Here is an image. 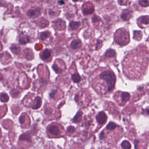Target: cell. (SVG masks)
<instances>
[{"label":"cell","mask_w":149,"mask_h":149,"mask_svg":"<svg viewBox=\"0 0 149 149\" xmlns=\"http://www.w3.org/2000/svg\"><path fill=\"white\" fill-rule=\"evenodd\" d=\"M55 25L56 28L58 29H61L64 28L65 26V22L61 20H59L56 21L55 23Z\"/></svg>","instance_id":"2e32d148"},{"label":"cell","mask_w":149,"mask_h":149,"mask_svg":"<svg viewBox=\"0 0 149 149\" xmlns=\"http://www.w3.org/2000/svg\"><path fill=\"white\" fill-rule=\"evenodd\" d=\"M92 85L96 89L103 90L105 93H110L115 88L116 76L113 71L107 68L96 70L92 77Z\"/></svg>","instance_id":"7a4b0ae2"},{"label":"cell","mask_w":149,"mask_h":149,"mask_svg":"<svg viewBox=\"0 0 149 149\" xmlns=\"http://www.w3.org/2000/svg\"><path fill=\"white\" fill-rule=\"evenodd\" d=\"M80 25V23L79 22H71L70 23L69 27L72 30H74L77 29Z\"/></svg>","instance_id":"ac0fdd59"},{"label":"cell","mask_w":149,"mask_h":149,"mask_svg":"<svg viewBox=\"0 0 149 149\" xmlns=\"http://www.w3.org/2000/svg\"><path fill=\"white\" fill-rule=\"evenodd\" d=\"M82 111H78L72 120L73 122L75 123H79L80 122L81 119H82Z\"/></svg>","instance_id":"30bf717a"},{"label":"cell","mask_w":149,"mask_h":149,"mask_svg":"<svg viewBox=\"0 0 149 149\" xmlns=\"http://www.w3.org/2000/svg\"><path fill=\"white\" fill-rule=\"evenodd\" d=\"M92 20L94 22H99V21L100 20V19L99 18V16H96L95 15L94 16L93 18H92Z\"/></svg>","instance_id":"f1b7e54d"},{"label":"cell","mask_w":149,"mask_h":149,"mask_svg":"<svg viewBox=\"0 0 149 149\" xmlns=\"http://www.w3.org/2000/svg\"><path fill=\"white\" fill-rule=\"evenodd\" d=\"M99 137H100V140H103V139L104 138V131H102L101 132V133H100V134Z\"/></svg>","instance_id":"1f68e13d"},{"label":"cell","mask_w":149,"mask_h":149,"mask_svg":"<svg viewBox=\"0 0 149 149\" xmlns=\"http://www.w3.org/2000/svg\"><path fill=\"white\" fill-rule=\"evenodd\" d=\"M116 55V53L114 50L109 49L106 51L105 53V56L110 58L114 57Z\"/></svg>","instance_id":"d6986e66"},{"label":"cell","mask_w":149,"mask_h":149,"mask_svg":"<svg viewBox=\"0 0 149 149\" xmlns=\"http://www.w3.org/2000/svg\"></svg>","instance_id":"d590c367"},{"label":"cell","mask_w":149,"mask_h":149,"mask_svg":"<svg viewBox=\"0 0 149 149\" xmlns=\"http://www.w3.org/2000/svg\"><path fill=\"white\" fill-rule=\"evenodd\" d=\"M29 40L28 37H23L21 38L19 40V42L21 44H25L26 43H29Z\"/></svg>","instance_id":"484cf974"},{"label":"cell","mask_w":149,"mask_h":149,"mask_svg":"<svg viewBox=\"0 0 149 149\" xmlns=\"http://www.w3.org/2000/svg\"><path fill=\"white\" fill-rule=\"evenodd\" d=\"M97 122L99 124H104L106 122L107 119V116L106 114L104 111H101L99 112L96 117Z\"/></svg>","instance_id":"277c9868"},{"label":"cell","mask_w":149,"mask_h":149,"mask_svg":"<svg viewBox=\"0 0 149 149\" xmlns=\"http://www.w3.org/2000/svg\"><path fill=\"white\" fill-rule=\"evenodd\" d=\"M143 33L140 31H135L133 32V38L137 41H140L142 39Z\"/></svg>","instance_id":"7c38bea8"},{"label":"cell","mask_w":149,"mask_h":149,"mask_svg":"<svg viewBox=\"0 0 149 149\" xmlns=\"http://www.w3.org/2000/svg\"><path fill=\"white\" fill-rule=\"evenodd\" d=\"M115 41L120 46H126L129 42V33L126 29H119L115 33Z\"/></svg>","instance_id":"3957f363"},{"label":"cell","mask_w":149,"mask_h":149,"mask_svg":"<svg viewBox=\"0 0 149 149\" xmlns=\"http://www.w3.org/2000/svg\"><path fill=\"white\" fill-rule=\"evenodd\" d=\"M139 4L142 7H146L149 6V1L148 0H140L139 1Z\"/></svg>","instance_id":"d4e9b609"},{"label":"cell","mask_w":149,"mask_h":149,"mask_svg":"<svg viewBox=\"0 0 149 149\" xmlns=\"http://www.w3.org/2000/svg\"><path fill=\"white\" fill-rule=\"evenodd\" d=\"M0 45H1V43H0Z\"/></svg>","instance_id":"e575fe53"},{"label":"cell","mask_w":149,"mask_h":149,"mask_svg":"<svg viewBox=\"0 0 149 149\" xmlns=\"http://www.w3.org/2000/svg\"><path fill=\"white\" fill-rule=\"evenodd\" d=\"M42 104V100L41 98L39 97H36L35 99V104L32 108L34 109H37L40 107Z\"/></svg>","instance_id":"4fadbf2b"},{"label":"cell","mask_w":149,"mask_h":149,"mask_svg":"<svg viewBox=\"0 0 149 149\" xmlns=\"http://www.w3.org/2000/svg\"><path fill=\"white\" fill-rule=\"evenodd\" d=\"M82 43L81 40H74L70 44V47L71 48L75 50L79 49L81 47Z\"/></svg>","instance_id":"ba28073f"},{"label":"cell","mask_w":149,"mask_h":149,"mask_svg":"<svg viewBox=\"0 0 149 149\" xmlns=\"http://www.w3.org/2000/svg\"><path fill=\"white\" fill-rule=\"evenodd\" d=\"M124 59L123 63L124 70L132 79L139 78L143 76L148 63V56L139 52L136 50L129 53Z\"/></svg>","instance_id":"6da1fadb"},{"label":"cell","mask_w":149,"mask_h":149,"mask_svg":"<svg viewBox=\"0 0 149 149\" xmlns=\"http://www.w3.org/2000/svg\"><path fill=\"white\" fill-rule=\"evenodd\" d=\"M50 36V33L48 32H43L42 33L41 35V38L42 40H44L45 39H46L47 38H48Z\"/></svg>","instance_id":"4316f807"},{"label":"cell","mask_w":149,"mask_h":149,"mask_svg":"<svg viewBox=\"0 0 149 149\" xmlns=\"http://www.w3.org/2000/svg\"><path fill=\"white\" fill-rule=\"evenodd\" d=\"M20 140H26L28 141H31V138L30 135L27 134H23L20 136Z\"/></svg>","instance_id":"cb8c5ba5"},{"label":"cell","mask_w":149,"mask_h":149,"mask_svg":"<svg viewBox=\"0 0 149 149\" xmlns=\"http://www.w3.org/2000/svg\"><path fill=\"white\" fill-rule=\"evenodd\" d=\"M11 50L14 53L18 54L20 51V47L17 45H13L11 47Z\"/></svg>","instance_id":"7402d4cb"},{"label":"cell","mask_w":149,"mask_h":149,"mask_svg":"<svg viewBox=\"0 0 149 149\" xmlns=\"http://www.w3.org/2000/svg\"><path fill=\"white\" fill-rule=\"evenodd\" d=\"M11 94L13 97H16L18 95V92L17 91L14 90V91H12Z\"/></svg>","instance_id":"f546056e"},{"label":"cell","mask_w":149,"mask_h":149,"mask_svg":"<svg viewBox=\"0 0 149 149\" xmlns=\"http://www.w3.org/2000/svg\"><path fill=\"white\" fill-rule=\"evenodd\" d=\"M117 127L116 124L113 122H110L106 126V129L108 130H113Z\"/></svg>","instance_id":"ffe728a7"},{"label":"cell","mask_w":149,"mask_h":149,"mask_svg":"<svg viewBox=\"0 0 149 149\" xmlns=\"http://www.w3.org/2000/svg\"><path fill=\"white\" fill-rule=\"evenodd\" d=\"M132 11L129 10H125L122 11L121 17L123 21H128L132 17Z\"/></svg>","instance_id":"8992f818"},{"label":"cell","mask_w":149,"mask_h":149,"mask_svg":"<svg viewBox=\"0 0 149 149\" xmlns=\"http://www.w3.org/2000/svg\"><path fill=\"white\" fill-rule=\"evenodd\" d=\"M25 120V116L24 115H22L19 118V121L21 124H23Z\"/></svg>","instance_id":"4dcf8cb0"},{"label":"cell","mask_w":149,"mask_h":149,"mask_svg":"<svg viewBox=\"0 0 149 149\" xmlns=\"http://www.w3.org/2000/svg\"><path fill=\"white\" fill-rule=\"evenodd\" d=\"M48 130L49 132L52 135L58 136L60 133L59 128L56 125L50 126Z\"/></svg>","instance_id":"52a82bcc"},{"label":"cell","mask_w":149,"mask_h":149,"mask_svg":"<svg viewBox=\"0 0 149 149\" xmlns=\"http://www.w3.org/2000/svg\"><path fill=\"white\" fill-rule=\"evenodd\" d=\"M67 131L70 133H74L76 131V129L75 128L72 126H70L67 129Z\"/></svg>","instance_id":"83f0119b"},{"label":"cell","mask_w":149,"mask_h":149,"mask_svg":"<svg viewBox=\"0 0 149 149\" xmlns=\"http://www.w3.org/2000/svg\"><path fill=\"white\" fill-rule=\"evenodd\" d=\"M121 99L122 102L126 103L129 101L130 95L129 93L126 92H121L120 95Z\"/></svg>","instance_id":"9c48e42d"},{"label":"cell","mask_w":149,"mask_h":149,"mask_svg":"<svg viewBox=\"0 0 149 149\" xmlns=\"http://www.w3.org/2000/svg\"><path fill=\"white\" fill-rule=\"evenodd\" d=\"M94 7L91 4L89 5H86L84 7H83L82 10V12L83 14L85 15H88V14H91L94 12Z\"/></svg>","instance_id":"5b68a950"},{"label":"cell","mask_w":149,"mask_h":149,"mask_svg":"<svg viewBox=\"0 0 149 149\" xmlns=\"http://www.w3.org/2000/svg\"><path fill=\"white\" fill-rule=\"evenodd\" d=\"M40 14V10L39 9H36L34 10H29L28 12V15L29 17H37Z\"/></svg>","instance_id":"9a60e30c"},{"label":"cell","mask_w":149,"mask_h":149,"mask_svg":"<svg viewBox=\"0 0 149 149\" xmlns=\"http://www.w3.org/2000/svg\"><path fill=\"white\" fill-rule=\"evenodd\" d=\"M138 140H135V148L136 149H137V143H138Z\"/></svg>","instance_id":"d6a6232c"},{"label":"cell","mask_w":149,"mask_h":149,"mask_svg":"<svg viewBox=\"0 0 149 149\" xmlns=\"http://www.w3.org/2000/svg\"><path fill=\"white\" fill-rule=\"evenodd\" d=\"M138 20L140 23L142 25V24H144V25H148L149 24V18L148 16L141 17L140 18L138 19Z\"/></svg>","instance_id":"5bb4252c"},{"label":"cell","mask_w":149,"mask_h":149,"mask_svg":"<svg viewBox=\"0 0 149 149\" xmlns=\"http://www.w3.org/2000/svg\"><path fill=\"white\" fill-rule=\"evenodd\" d=\"M51 55V52L50 50L48 49H46L43 51V52H42L41 57L43 60H47L50 57Z\"/></svg>","instance_id":"8fae6325"},{"label":"cell","mask_w":149,"mask_h":149,"mask_svg":"<svg viewBox=\"0 0 149 149\" xmlns=\"http://www.w3.org/2000/svg\"><path fill=\"white\" fill-rule=\"evenodd\" d=\"M121 146L123 149H131V144L127 140L123 141L121 144Z\"/></svg>","instance_id":"e0dca14e"},{"label":"cell","mask_w":149,"mask_h":149,"mask_svg":"<svg viewBox=\"0 0 149 149\" xmlns=\"http://www.w3.org/2000/svg\"><path fill=\"white\" fill-rule=\"evenodd\" d=\"M58 4H60V5H62V4H64V2L63 1H59L58 2Z\"/></svg>","instance_id":"836d02e7"},{"label":"cell","mask_w":149,"mask_h":149,"mask_svg":"<svg viewBox=\"0 0 149 149\" xmlns=\"http://www.w3.org/2000/svg\"><path fill=\"white\" fill-rule=\"evenodd\" d=\"M81 79V77L78 73H74L72 74V80L74 82L78 83L80 81Z\"/></svg>","instance_id":"44dd1931"},{"label":"cell","mask_w":149,"mask_h":149,"mask_svg":"<svg viewBox=\"0 0 149 149\" xmlns=\"http://www.w3.org/2000/svg\"><path fill=\"white\" fill-rule=\"evenodd\" d=\"M0 100L2 102H6L9 100V97L7 94L3 93L0 95Z\"/></svg>","instance_id":"603a6c76"}]
</instances>
